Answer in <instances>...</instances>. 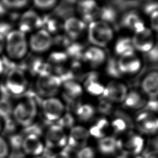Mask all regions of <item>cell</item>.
<instances>
[{"instance_id":"obj_2","label":"cell","mask_w":158,"mask_h":158,"mask_svg":"<svg viewBox=\"0 0 158 158\" xmlns=\"http://www.w3.org/2000/svg\"><path fill=\"white\" fill-rule=\"evenodd\" d=\"M87 36L92 46L104 49L114 41L115 33L111 25L98 19L88 24Z\"/></svg>"},{"instance_id":"obj_50","label":"cell","mask_w":158,"mask_h":158,"mask_svg":"<svg viewBox=\"0 0 158 158\" xmlns=\"http://www.w3.org/2000/svg\"><path fill=\"white\" fill-rule=\"evenodd\" d=\"M8 12L7 9L6 7V6L3 4L2 1H0V17H4L6 15Z\"/></svg>"},{"instance_id":"obj_24","label":"cell","mask_w":158,"mask_h":158,"mask_svg":"<svg viewBox=\"0 0 158 158\" xmlns=\"http://www.w3.org/2000/svg\"><path fill=\"white\" fill-rule=\"evenodd\" d=\"M113 49L118 58L129 56L136 53L131 38L127 36L118 37L114 41Z\"/></svg>"},{"instance_id":"obj_35","label":"cell","mask_w":158,"mask_h":158,"mask_svg":"<svg viewBox=\"0 0 158 158\" xmlns=\"http://www.w3.org/2000/svg\"><path fill=\"white\" fill-rule=\"evenodd\" d=\"M24 136L20 133H15L8 136L7 140L11 151H21L23 145Z\"/></svg>"},{"instance_id":"obj_1","label":"cell","mask_w":158,"mask_h":158,"mask_svg":"<svg viewBox=\"0 0 158 158\" xmlns=\"http://www.w3.org/2000/svg\"><path fill=\"white\" fill-rule=\"evenodd\" d=\"M25 98L19 102L13 109L12 117L18 125L27 127L35 122L38 114V104L41 101L39 95L31 91H27Z\"/></svg>"},{"instance_id":"obj_40","label":"cell","mask_w":158,"mask_h":158,"mask_svg":"<svg viewBox=\"0 0 158 158\" xmlns=\"http://www.w3.org/2000/svg\"><path fill=\"white\" fill-rule=\"evenodd\" d=\"M75 158H95V151L91 146L87 145L75 151Z\"/></svg>"},{"instance_id":"obj_25","label":"cell","mask_w":158,"mask_h":158,"mask_svg":"<svg viewBox=\"0 0 158 158\" xmlns=\"http://www.w3.org/2000/svg\"><path fill=\"white\" fill-rule=\"evenodd\" d=\"M110 120V130L115 133H123L128 131L131 125L130 118L125 113L122 112H114Z\"/></svg>"},{"instance_id":"obj_42","label":"cell","mask_w":158,"mask_h":158,"mask_svg":"<svg viewBox=\"0 0 158 158\" xmlns=\"http://www.w3.org/2000/svg\"><path fill=\"white\" fill-rule=\"evenodd\" d=\"M145 59L149 64H158V42L147 53L144 54Z\"/></svg>"},{"instance_id":"obj_3","label":"cell","mask_w":158,"mask_h":158,"mask_svg":"<svg viewBox=\"0 0 158 158\" xmlns=\"http://www.w3.org/2000/svg\"><path fill=\"white\" fill-rule=\"evenodd\" d=\"M43 139L45 145L44 151L49 153V157L52 154L67 147L68 135L65 130L57 124H52L44 133Z\"/></svg>"},{"instance_id":"obj_15","label":"cell","mask_w":158,"mask_h":158,"mask_svg":"<svg viewBox=\"0 0 158 158\" xmlns=\"http://www.w3.org/2000/svg\"><path fill=\"white\" fill-rule=\"evenodd\" d=\"M45 151V145L42 137L30 135L24 136L22 152L26 157L43 156Z\"/></svg>"},{"instance_id":"obj_9","label":"cell","mask_w":158,"mask_h":158,"mask_svg":"<svg viewBox=\"0 0 158 158\" xmlns=\"http://www.w3.org/2000/svg\"><path fill=\"white\" fill-rule=\"evenodd\" d=\"M131 40L136 52H138L143 54L149 51L157 42L156 34L148 26L133 34Z\"/></svg>"},{"instance_id":"obj_16","label":"cell","mask_w":158,"mask_h":158,"mask_svg":"<svg viewBox=\"0 0 158 158\" xmlns=\"http://www.w3.org/2000/svg\"><path fill=\"white\" fill-rule=\"evenodd\" d=\"M139 85L140 91L147 98H158V70L146 72Z\"/></svg>"},{"instance_id":"obj_34","label":"cell","mask_w":158,"mask_h":158,"mask_svg":"<svg viewBox=\"0 0 158 158\" xmlns=\"http://www.w3.org/2000/svg\"><path fill=\"white\" fill-rule=\"evenodd\" d=\"M114 104L103 97L98 99L97 110L104 117L109 115H112L114 112Z\"/></svg>"},{"instance_id":"obj_43","label":"cell","mask_w":158,"mask_h":158,"mask_svg":"<svg viewBox=\"0 0 158 158\" xmlns=\"http://www.w3.org/2000/svg\"><path fill=\"white\" fill-rule=\"evenodd\" d=\"M11 150L6 138L0 135V158H8Z\"/></svg>"},{"instance_id":"obj_12","label":"cell","mask_w":158,"mask_h":158,"mask_svg":"<svg viewBox=\"0 0 158 158\" xmlns=\"http://www.w3.org/2000/svg\"><path fill=\"white\" fill-rule=\"evenodd\" d=\"M118 65L123 77H133L141 72L143 62L140 56L135 53L129 56L118 58Z\"/></svg>"},{"instance_id":"obj_11","label":"cell","mask_w":158,"mask_h":158,"mask_svg":"<svg viewBox=\"0 0 158 158\" xmlns=\"http://www.w3.org/2000/svg\"><path fill=\"white\" fill-rule=\"evenodd\" d=\"M67 135V147L72 151H76L87 146L90 137L88 129L81 125H74Z\"/></svg>"},{"instance_id":"obj_47","label":"cell","mask_w":158,"mask_h":158,"mask_svg":"<svg viewBox=\"0 0 158 158\" xmlns=\"http://www.w3.org/2000/svg\"><path fill=\"white\" fill-rule=\"evenodd\" d=\"M48 158H75L73 151L67 147L65 149L52 154Z\"/></svg>"},{"instance_id":"obj_23","label":"cell","mask_w":158,"mask_h":158,"mask_svg":"<svg viewBox=\"0 0 158 158\" xmlns=\"http://www.w3.org/2000/svg\"><path fill=\"white\" fill-rule=\"evenodd\" d=\"M63 97L70 104H74L83 94V88L75 80H69L62 83Z\"/></svg>"},{"instance_id":"obj_13","label":"cell","mask_w":158,"mask_h":158,"mask_svg":"<svg viewBox=\"0 0 158 158\" xmlns=\"http://www.w3.org/2000/svg\"><path fill=\"white\" fill-rule=\"evenodd\" d=\"M120 24L123 29L137 33L146 27L142 15L136 10H129L125 12L120 18Z\"/></svg>"},{"instance_id":"obj_14","label":"cell","mask_w":158,"mask_h":158,"mask_svg":"<svg viewBox=\"0 0 158 158\" xmlns=\"http://www.w3.org/2000/svg\"><path fill=\"white\" fill-rule=\"evenodd\" d=\"M52 44L53 38L51 34L44 29H40L34 33L29 40V46L31 50L36 53L46 52Z\"/></svg>"},{"instance_id":"obj_36","label":"cell","mask_w":158,"mask_h":158,"mask_svg":"<svg viewBox=\"0 0 158 158\" xmlns=\"http://www.w3.org/2000/svg\"><path fill=\"white\" fill-rule=\"evenodd\" d=\"M75 123V118L72 114L64 113L62 116L54 124H57L64 130L71 129Z\"/></svg>"},{"instance_id":"obj_32","label":"cell","mask_w":158,"mask_h":158,"mask_svg":"<svg viewBox=\"0 0 158 158\" xmlns=\"http://www.w3.org/2000/svg\"><path fill=\"white\" fill-rule=\"evenodd\" d=\"M65 53L69 57H71L73 61H80L83 60L85 48L83 45L79 43H71L66 48Z\"/></svg>"},{"instance_id":"obj_30","label":"cell","mask_w":158,"mask_h":158,"mask_svg":"<svg viewBox=\"0 0 158 158\" xmlns=\"http://www.w3.org/2000/svg\"><path fill=\"white\" fill-rule=\"evenodd\" d=\"M104 65L105 73L111 79L120 80L123 78L118 68L117 57H108Z\"/></svg>"},{"instance_id":"obj_18","label":"cell","mask_w":158,"mask_h":158,"mask_svg":"<svg viewBox=\"0 0 158 158\" xmlns=\"http://www.w3.org/2000/svg\"><path fill=\"white\" fill-rule=\"evenodd\" d=\"M107 58V54L104 48L91 46L85 49L83 60L93 69H97L104 65Z\"/></svg>"},{"instance_id":"obj_27","label":"cell","mask_w":158,"mask_h":158,"mask_svg":"<svg viewBox=\"0 0 158 158\" xmlns=\"http://www.w3.org/2000/svg\"><path fill=\"white\" fill-rule=\"evenodd\" d=\"M77 2L75 1H63L57 3L54 9L53 14L58 19L67 20L74 14Z\"/></svg>"},{"instance_id":"obj_45","label":"cell","mask_w":158,"mask_h":158,"mask_svg":"<svg viewBox=\"0 0 158 158\" xmlns=\"http://www.w3.org/2000/svg\"><path fill=\"white\" fill-rule=\"evenodd\" d=\"M158 10V2L149 1L142 6L143 13L149 17L153 12Z\"/></svg>"},{"instance_id":"obj_49","label":"cell","mask_w":158,"mask_h":158,"mask_svg":"<svg viewBox=\"0 0 158 158\" xmlns=\"http://www.w3.org/2000/svg\"><path fill=\"white\" fill-rule=\"evenodd\" d=\"M12 31V25L6 21H0V35L6 37Z\"/></svg>"},{"instance_id":"obj_20","label":"cell","mask_w":158,"mask_h":158,"mask_svg":"<svg viewBox=\"0 0 158 158\" xmlns=\"http://www.w3.org/2000/svg\"><path fill=\"white\" fill-rule=\"evenodd\" d=\"M83 86L89 94L98 98L102 96L105 89V85L100 78V74L96 71L90 72L85 75Z\"/></svg>"},{"instance_id":"obj_26","label":"cell","mask_w":158,"mask_h":158,"mask_svg":"<svg viewBox=\"0 0 158 158\" xmlns=\"http://www.w3.org/2000/svg\"><path fill=\"white\" fill-rule=\"evenodd\" d=\"M110 130V120L104 116L96 119L88 129L90 136L99 139L106 136Z\"/></svg>"},{"instance_id":"obj_48","label":"cell","mask_w":158,"mask_h":158,"mask_svg":"<svg viewBox=\"0 0 158 158\" xmlns=\"http://www.w3.org/2000/svg\"><path fill=\"white\" fill-rule=\"evenodd\" d=\"M149 28L155 34H158V10L153 12L149 17Z\"/></svg>"},{"instance_id":"obj_17","label":"cell","mask_w":158,"mask_h":158,"mask_svg":"<svg viewBox=\"0 0 158 158\" xmlns=\"http://www.w3.org/2000/svg\"><path fill=\"white\" fill-rule=\"evenodd\" d=\"M42 27V17L33 10L25 11L20 17L19 30L27 33Z\"/></svg>"},{"instance_id":"obj_37","label":"cell","mask_w":158,"mask_h":158,"mask_svg":"<svg viewBox=\"0 0 158 158\" xmlns=\"http://www.w3.org/2000/svg\"><path fill=\"white\" fill-rule=\"evenodd\" d=\"M18 125L14 119L12 115L8 118L3 119L2 132L8 135V136L17 133Z\"/></svg>"},{"instance_id":"obj_7","label":"cell","mask_w":158,"mask_h":158,"mask_svg":"<svg viewBox=\"0 0 158 158\" xmlns=\"http://www.w3.org/2000/svg\"><path fill=\"white\" fill-rule=\"evenodd\" d=\"M134 123L141 135L153 136L158 133V114L142 110L136 115Z\"/></svg>"},{"instance_id":"obj_5","label":"cell","mask_w":158,"mask_h":158,"mask_svg":"<svg viewBox=\"0 0 158 158\" xmlns=\"http://www.w3.org/2000/svg\"><path fill=\"white\" fill-rule=\"evenodd\" d=\"M24 71L19 65L7 73L3 85L9 96L24 94L27 91L28 82Z\"/></svg>"},{"instance_id":"obj_21","label":"cell","mask_w":158,"mask_h":158,"mask_svg":"<svg viewBox=\"0 0 158 158\" xmlns=\"http://www.w3.org/2000/svg\"><path fill=\"white\" fill-rule=\"evenodd\" d=\"M86 25L81 19L72 17L65 20L63 28L65 35L71 40H76L86 29Z\"/></svg>"},{"instance_id":"obj_41","label":"cell","mask_w":158,"mask_h":158,"mask_svg":"<svg viewBox=\"0 0 158 158\" xmlns=\"http://www.w3.org/2000/svg\"><path fill=\"white\" fill-rule=\"evenodd\" d=\"M57 3H58V1L55 0H48V1L36 0L33 1L34 6L37 9L41 10H48L52 9H54Z\"/></svg>"},{"instance_id":"obj_33","label":"cell","mask_w":158,"mask_h":158,"mask_svg":"<svg viewBox=\"0 0 158 158\" xmlns=\"http://www.w3.org/2000/svg\"><path fill=\"white\" fill-rule=\"evenodd\" d=\"M13 109L14 107L9 97L1 96L0 98V117L2 119L11 117Z\"/></svg>"},{"instance_id":"obj_31","label":"cell","mask_w":158,"mask_h":158,"mask_svg":"<svg viewBox=\"0 0 158 158\" xmlns=\"http://www.w3.org/2000/svg\"><path fill=\"white\" fill-rule=\"evenodd\" d=\"M42 27L49 33H57L61 28L59 19L54 14L42 17Z\"/></svg>"},{"instance_id":"obj_29","label":"cell","mask_w":158,"mask_h":158,"mask_svg":"<svg viewBox=\"0 0 158 158\" xmlns=\"http://www.w3.org/2000/svg\"><path fill=\"white\" fill-rule=\"evenodd\" d=\"M77 118L82 122H88L91 120L96 112V108L89 103H78L75 109Z\"/></svg>"},{"instance_id":"obj_8","label":"cell","mask_w":158,"mask_h":158,"mask_svg":"<svg viewBox=\"0 0 158 158\" xmlns=\"http://www.w3.org/2000/svg\"><path fill=\"white\" fill-rule=\"evenodd\" d=\"M62 83L54 74L49 73L38 76L36 83V89L39 96L52 98L59 91Z\"/></svg>"},{"instance_id":"obj_39","label":"cell","mask_w":158,"mask_h":158,"mask_svg":"<svg viewBox=\"0 0 158 158\" xmlns=\"http://www.w3.org/2000/svg\"><path fill=\"white\" fill-rule=\"evenodd\" d=\"M7 10H19L27 7L29 1L25 0L19 1H1Z\"/></svg>"},{"instance_id":"obj_44","label":"cell","mask_w":158,"mask_h":158,"mask_svg":"<svg viewBox=\"0 0 158 158\" xmlns=\"http://www.w3.org/2000/svg\"><path fill=\"white\" fill-rule=\"evenodd\" d=\"M143 110L154 114H158V98H148Z\"/></svg>"},{"instance_id":"obj_6","label":"cell","mask_w":158,"mask_h":158,"mask_svg":"<svg viewBox=\"0 0 158 158\" xmlns=\"http://www.w3.org/2000/svg\"><path fill=\"white\" fill-rule=\"evenodd\" d=\"M42 114L46 123L54 124L62 116L65 106L62 102L56 98H48L41 101Z\"/></svg>"},{"instance_id":"obj_52","label":"cell","mask_w":158,"mask_h":158,"mask_svg":"<svg viewBox=\"0 0 158 158\" xmlns=\"http://www.w3.org/2000/svg\"><path fill=\"white\" fill-rule=\"evenodd\" d=\"M5 72V69H4V65L3 63V60L2 57H0V75H2Z\"/></svg>"},{"instance_id":"obj_38","label":"cell","mask_w":158,"mask_h":158,"mask_svg":"<svg viewBox=\"0 0 158 158\" xmlns=\"http://www.w3.org/2000/svg\"><path fill=\"white\" fill-rule=\"evenodd\" d=\"M21 133L24 136L27 135H36V136L42 137L44 134V132L41 125L34 122L31 125L23 128Z\"/></svg>"},{"instance_id":"obj_46","label":"cell","mask_w":158,"mask_h":158,"mask_svg":"<svg viewBox=\"0 0 158 158\" xmlns=\"http://www.w3.org/2000/svg\"><path fill=\"white\" fill-rule=\"evenodd\" d=\"M72 40L65 34V35H57L53 39V43L55 44L67 48L70 43Z\"/></svg>"},{"instance_id":"obj_53","label":"cell","mask_w":158,"mask_h":158,"mask_svg":"<svg viewBox=\"0 0 158 158\" xmlns=\"http://www.w3.org/2000/svg\"><path fill=\"white\" fill-rule=\"evenodd\" d=\"M3 130V119L0 117V133L2 132Z\"/></svg>"},{"instance_id":"obj_54","label":"cell","mask_w":158,"mask_h":158,"mask_svg":"<svg viewBox=\"0 0 158 158\" xmlns=\"http://www.w3.org/2000/svg\"><path fill=\"white\" fill-rule=\"evenodd\" d=\"M25 158H46V157H44L43 156H36V157H26Z\"/></svg>"},{"instance_id":"obj_4","label":"cell","mask_w":158,"mask_h":158,"mask_svg":"<svg viewBox=\"0 0 158 158\" xmlns=\"http://www.w3.org/2000/svg\"><path fill=\"white\" fill-rule=\"evenodd\" d=\"M5 49L12 59L23 58L28 51V42L25 34L19 30H12L6 37Z\"/></svg>"},{"instance_id":"obj_28","label":"cell","mask_w":158,"mask_h":158,"mask_svg":"<svg viewBox=\"0 0 158 158\" xmlns=\"http://www.w3.org/2000/svg\"><path fill=\"white\" fill-rule=\"evenodd\" d=\"M118 13L117 9L111 4H104L99 6L98 19L107 23L112 25L118 20Z\"/></svg>"},{"instance_id":"obj_19","label":"cell","mask_w":158,"mask_h":158,"mask_svg":"<svg viewBox=\"0 0 158 158\" xmlns=\"http://www.w3.org/2000/svg\"><path fill=\"white\" fill-rule=\"evenodd\" d=\"M76 9L81 20L86 24L98 20L99 6L94 1H80L76 2Z\"/></svg>"},{"instance_id":"obj_51","label":"cell","mask_w":158,"mask_h":158,"mask_svg":"<svg viewBox=\"0 0 158 158\" xmlns=\"http://www.w3.org/2000/svg\"><path fill=\"white\" fill-rule=\"evenodd\" d=\"M6 45V37L0 35V54L2 53Z\"/></svg>"},{"instance_id":"obj_22","label":"cell","mask_w":158,"mask_h":158,"mask_svg":"<svg viewBox=\"0 0 158 158\" xmlns=\"http://www.w3.org/2000/svg\"><path fill=\"white\" fill-rule=\"evenodd\" d=\"M147 99L140 89H129L122 104L127 109L132 110H143Z\"/></svg>"},{"instance_id":"obj_10","label":"cell","mask_w":158,"mask_h":158,"mask_svg":"<svg viewBox=\"0 0 158 158\" xmlns=\"http://www.w3.org/2000/svg\"><path fill=\"white\" fill-rule=\"evenodd\" d=\"M127 85L120 80H112L105 85V89L101 97L114 104H122L128 92Z\"/></svg>"}]
</instances>
